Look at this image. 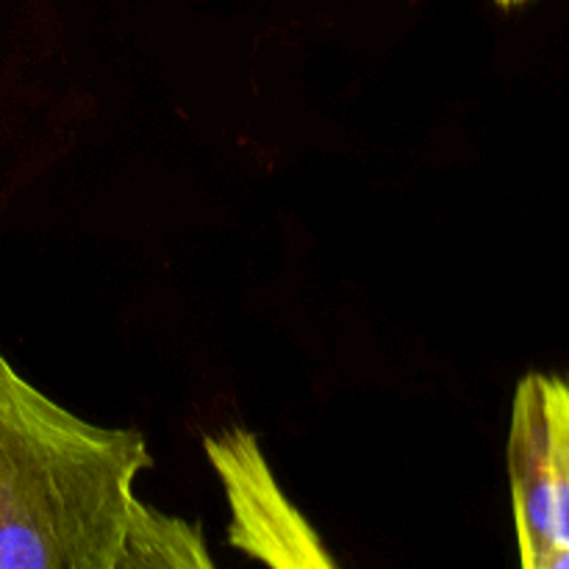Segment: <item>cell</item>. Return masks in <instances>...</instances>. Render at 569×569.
<instances>
[{
  "label": "cell",
  "mask_w": 569,
  "mask_h": 569,
  "mask_svg": "<svg viewBox=\"0 0 569 569\" xmlns=\"http://www.w3.org/2000/svg\"><path fill=\"white\" fill-rule=\"evenodd\" d=\"M148 439L39 392L0 353V569L211 567L198 522L142 503Z\"/></svg>",
  "instance_id": "cell-1"
},
{
  "label": "cell",
  "mask_w": 569,
  "mask_h": 569,
  "mask_svg": "<svg viewBox=\"0 0 569 569\" xmlns=\"http://www.w3.org/2000/svg\"><path fill=\"white\" fill-rule=\"evenodd\" d=\"M506 459L522 567L569 569V376L520 378Z\"/></svg>",
  "instance_id": "cell-2"
},
{
  "label": "cell",
  "mask_w": 569,
  "mask_h": 569,
  "mask_svg": "<svg viewBox=\"0 0 569 569\" xmlns=\"http://www.w3.org/2000/svg\"><path fill=\"white\" fill-rule=\"evenodd\" d=\"M203 450L226 492L231 511L228 542L233 550L267 567H337L315 528L272 476L256 433L228 428L206 437Z\"/></svg>",
  "instance_id": "cell-3"
},
{
  "label": "cell",
  "mask_w": 569,
  "mask_h": 569,
  "mask_svg": "<svg viewBox=\"0 0 569 569\" xmlns=\"http://www.w3.org/2000/svg\"><path fill=\"white\" fill-rule=\"evenodd\" d=\"M495 3H498L500 9H517V6H526L531 3V0H495Z\"/></svg>",
  "instance_id": "cell-4"
}]
</instances>
